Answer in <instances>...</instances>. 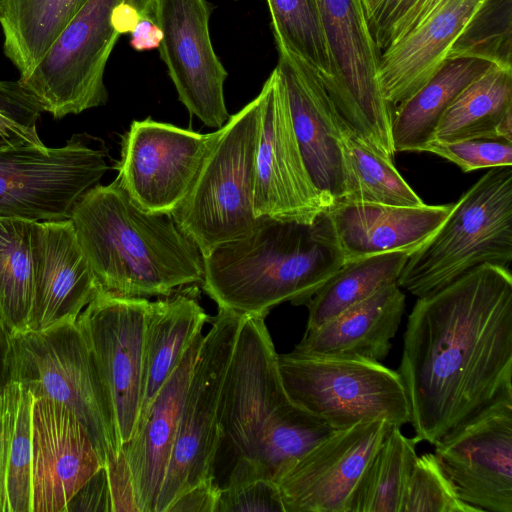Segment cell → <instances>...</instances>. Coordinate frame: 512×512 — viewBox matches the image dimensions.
<instances>
[{"label":"cell","instance_id":"obj_45","mask_svg":"<svg viewBox=\"0 0 512 512\" xmlns=\"http://www.w3.org/2000/svg\"><path fill=\"white\" fill-rule=\"evenodd\" d=\"M130 35V45L136 51L159 48L162 40L160 26L149 18L140 19Z\"/></svg>","mask_w":512,"mask_h":512},{"label":"cell","instance_id":"obj_31","mask_svg":"<svg viewBox=\"0 0 512 512\" xmlns=\"http://www.w3.org/2000/svg\"><path fill=\"white\" fill-rule=\"evenodd\" d=\"M343 186L340 202L395 206L425 204L393 164L348 124L339 140Z\"/></svg>","mask_w":512,"mask_h":512},{"label":"cell","instance_id":"obj_21","mask_svg":"<svg viewBox=\"0 0 512 512\" xmlns=\"http://www.w3.org/2000/svg\"><path fill=\"white\" fill-rule=\"evenodd\" d=\"M34 300L27 330L76 322L101 286L70 219L34 222Z\"/></svg>","mask_w":512,"mask_h":512},{"label":"cell","instance_id":"obj_5","mask_svg":"<svg viewBox=\"0 0 512 512\" xmlns=\"http://www.w3.org/2000/svg\"><path fill=\"white\" fill-rule=\"evenodd\" d=\"M512 261V166L493 167L460 199L438 229L413 251L397 285L422 297L486 264Z\"/></svg>","mask_w":512,"mask_h":512},{"label":"cell","instance_id":"obj_28","mask_svg":"<svg viewBox=\"0 0 512 512\" xmlns=\"http://www.w3.org/2000/svg\"><path fill=\"white\" fill-rule=\"evenodd\" d=\"M512 141V67L495 64L471 82L440 118L433 140Z\"/></svg>","mask_w":512,"mask_h":512},{"label":"cell","instance_id":"obj_11","mask_svg":"<svg viewBox=\"0 0 512 512\" xmlns=\"http://www.w3.org/2000/svg\"><path fill=\"white\" fill-rule=\"evenodd\" d=\"M122 0H85L44 57L19 82L54 118L104 105V71L119 38L113 10Z\"/></svg>","mask_w":512,"mask_h":512},{"label":"cell","instance_id":"obj_26","mask_svg":"<svg viewBox=\"0 0 512 512\" xmlns=\"http://www.w3.org/2000/svg\"><path fill=\"white\" fill-rule=\"evenodd\" d=\"M210 321L199 304L196 286L189 285L163 299L151 301L145 329L141 407L136 433L189 345Z\"/></svg>","mask_w":512,"mask_h":512},{"label":"cell","instance_id":"obj_3","mask_svg":"<svg viewBox=\"0 0 512 512\" xmlns=\"http://www.w3.org/2000/svg\"><path fill=\"white\" fill-rule=\"evenodd\" d=\"M70 220L104 291L166 297L203 280V258L196 244L170 214L140 208L117 179L87 190Z\"/></svg>","mask_w":512,"mask_h":512},{"label":"cell","instance_id":"obj_41","mask_svg":"<svg viewBox=\"0 0 512 512\" xmlns=\"http://www.w3.org/2000/svg\"><path fill=\"white\" fill-rule=\"evenodd\" d=\"M415 0H377L367 15L373 39L382 52L386 47L387 37Z\"/></svg>","mask_w":512,"mask_h":512},{"label":"cell","instance_id":"obj_30","mask_svg":"<svg viewBox=\"0 0 512 512\" xmlns=\"http://www.w3.org/2000/svg\"><path fill=\"white\" fill-rule=\"evenodd\" d=\"M85 0H5L0 14L4 53L20 78L44 57Z\"/></svg>","mask_w":512,"mask_h":512},{"label":"cell","instance_id":"obj_36","mask_svg":"<svg viewBox=\"0 0 512 512\" xmlns=\"http://www.w3.org/2000/svg\"><path fill=\"white\" fill-rule=\"evenodd\" d=\"M399 512H479L457 495L434 453L418 456L407 480Z\"/></svg>","mask_w":512,"mask_h":512},{"label":"cell","instance_id":"obj_44","mask_svg":"<svg viewBox=\"0 0 512 512\" xmlns=\"http://www.w3.org/2000/svg\"><path fill=\"white\" fill-rule=\"evenodd\" d=\"M218 489L206 480L183 493L167 512H214Z\"/></svg>","mask_w":512,"mask_h":512},{"label":"cell","instance_id":"obj_19","mask_svg":"<svg viewBox=\"0 0 512 512\" xmlns=\"http://www.w3.org/2000/svg\"><path fill=\"white\" fill-rule=\"evenodd\" d=\"M83 425L63 404L35 399L32 411V512H65L102 467Z\"/></svg>","mask_w":512,"mask_h":512},{"label":"cell","instance_id":"obj_10","mask_svg":"<svg viewBox=\"0 0 512 512\" xmlns=\"http://www.w3.org/2000/svg\"><path fill=\"white\" fill-rule=\"evenodd\" d=\"M242 315L225 308L211 318L182 405L169 465L155 512H167L183 493L212 480L218 440V406Z\"/></svg>","mask_w":512,"mask_h":512},{"label":"cell","instance_id":"obj_39","mask_svg":"<svg viewBox=\"0 0 512 512\" xmlns=\"http://www.w3.org/2000/svg\"><path fill=\"white\" fill-rule=\"evenodd\" d=\"M214 512H285L278 485L255 478L219 489Z\"/></svg>","mask_w":512,"mask_h":512},{"label":"cell","instance_id":"obj_25","mask_svg":"<svg viewBox=\"0 0 512 512\" xmlns=\"http://www.w3.org/2000/svg\"><path fill=\"white\" fill-rule=\"evenodd\" d=\"M405 310L397 283L382 287L321 326L305 332L294 352L381 361L388 355Z\"/></svg>","mask_w":512,"mask_h":512},{"label":"cell","instance_id":"obj_14","mask_svg":"<svg viewBox=\"0 0 512 512\" xmlns=\"http://www.w3.org/2000/svg\"><path fill=\"white\" fill-rule=\"evenodd\" d=\"M261 93L254 216L313 224L333 202L317 188L308 172L293 128L285 87L276 67Z\"/></svg>","mask_w":512,"mask_h":512},{"label":"cell","instance_id":"obj_23","mask_svg":"<svg viewBox=\"0 0 512 512\" xmlns=\"http://www.w3.org/2000/svg\"><path fill=\"white\" fill-rule=\"evenodd\" d=\"M492 1L449 0L421 26L381 52L378 80L391 108L432 77Z\"/></svg>","mask_w":512,"mask_h":512},{"label":"cell","instance_id":"obj_27","mask_svg":"<svg viewBox=\"0 0 512 512\" xmlns=\"http://www.w3.org/2000/svg\"><path fill=\"white\" fill-rule=\"evenodd\" d=\"M495 64L500 63L485 56L448 55L432 77L392 111L391 136L395 153L423 151L433 140L446 109L471 82Z\"/></svg>","mask_w":512,"mask_h":512},{"label":"cell","instance_id":"obj_17","mask_svg":"<svg viewBox=\"0 0 512 512\" xmlns=\"http://www.w3.org/2000/svg\"><path fill=\"white\" fill-rule=\"evenodd\" d=\"M212 10L207 0H156L158 49L178 98L191 115L219 129L230 117L223 89L228 73L211 42Z\"/></svg>","mask_w":512,"mask_h":512},{"label":"cell","instance_id":"obj_32","mask_svg":"<svg viewBox=\"0 0 512 512\" xmlns=\"http://www.w3.org/2000/svg\"><path fill=\"white\" fill-rule=\"evenodd\" d=\"M410 251H392L345 263L305 306L311 331L384 286L397 283Z\"/></svg>","mask_w":512,"mask_h":512},{"label":"cell","instance_id":"obj_35","mask_svg":"<svg viewBox=\"0 0 512 512\" xmlns=\"http://www.w3.org/2000/svg\"><path fill=\"white\" fill-rule=\"evenodd\" d=\"M266 2L276 45L309 65L326 88L331 80V65L316 0Z\"/></svg>","mask_w":512,"mask_h":512},{"label":"cell","instance_id":"obj_34","mask_svg":"<svg viewBox=\"0 0 512 512\" xmlns=\"http://www.w3.org/2000/svg\"><path fill=\"white\" fill-rule=\"evenodd\" d=\"M35 221L0 217V321L8 332L28 329L34 300Z\"/></svg>","mask_w":512,"mask_h":512},{"label":"cell","instance_id":"obj_37","mask_svg":"<svg viewBox=\"0 0 512 512\" xmlns=\"http://www.w3.org/2000/svg\"><path fill=\"white\" fill-rule=\"evenodd\" d=\"M42 108L18 81H0V150L43 146L36 123Z\"/></svg>","mask_w":512,"mask_h":512},{"label":"cell","instance_id":"obj_33","mask_svg":"<svg viewBox=\"0 0 512 512\" xmlns=\"http://www.w3.org/2000/svg\"><path fill=\"white\" fill-rule=\"evenodd\" d=\"M417 440L392 425L366 464L345 512H399L403 492L417 459Z\"/></svg>","mask_w":512,"mask_h":512},{"label":"cell","instance_id":"obj_38","mask_svg":"<svg viewBox=\"0 0 512 512\" xmlns=\"http://www.w3.org/2000/svg\"><path fill=\"white\" fill-rule=\"evenodd\" d=\"M423 151L453 162L465 173L481 168L512 166V141L501 138L452 142L432 140Z\"/></svg>","mask_w":512,"mask_h":512},{"label":"cell","instance_id":"obj_1","mask_svg":"<svg viewBox=\"0 0 512 512\" xmlns=\"http://www.w3.org/2000/svg\"><path fill=\"white\" fill-rule=\"evenodd\" d=\"M398 373L417 442L434 445L512 389V274L486 263L418 297Z\"/></svg>","mask_w":512,"mask_h":512},{"label":"cell","instance_id":"obj_22","mask_svg":"<svg viewBox=\"0 0 512 512\" xmlns=\"http://www.w3.org/2000/svg\"><path fill=\"white\" fill-rule=\"evenodd\" d=\"M454 204L395 206L335 201L323 213L345 263L392 251H415Z\"/></svg>","mask_w":512,"mask_h":512},{"label":"cell","instance_id":"obj_9","mask_svg":"<svg viewBox=\"0 0 512 512\" xmlns=\"http://www.w3.org/2000/svg\"><path fill=\"white\" fill-rule=\"evenodd\" d=\"M316 2L331 65V80L326 90L344 121L393 160L392 108L379 84L381 51L371 34L364 2Z\"/></svg>","mask_w":512,"mask_h":512},{"label":"cell","instance_id":"obj_20","mask_svg":"<svg viewBox=\"0 0 512 512\" xmlns=\"http://www.w3.org/2000/svg\"><path fill=\"white\" fill-rule=\"evenodd\" d=\"M276 69L284 84L291 120L308 172L333 203L343 186L339 140L346 122L318 74L280 45Z\"/></svg>","mask_w":512,"mask_h":512},{"label":"cell","instance_id":"obj_4","mask_svg":"<svg viewBox=\"0 0 512 512\" xmlns=\"http://www.w3.org/2000/svg\"><path fill=\"white\" fill-rule=\"evenodd\" d=\"M202 258V288L218 308L262 318L284 302L306 305L345 264L323 214L310 225L260 217Z\"/></svg>","mask_w":512,"mask_h":512},{"label":"cell","instance_id":"obj_6","mask_svg":"<svg viewBox=\"0 0 512 512\" xmlns=\"http://www.w3.org/2000/svg\"><path fill=\"white\" fill-rule=\"evenodd\" d=\"M263 96L229 117L209 148L183 201L170 213L202 257L247 236L258 224L253 213L257 147Z\"/></svg>","mask_w":512,"mask_h":512},{"label":"cell","instance_id":"obj_8","mask_svg":"<svg viewBox=\"0 0 512 512\" xmlns=\"http://www.w3.org/2000/svg\"><path fill=\"white\" fill-rule=\"evenodd\" d=\"M277 365L289 400L333 430L365 419L411 422L400 374L379 361L291 351L278 354Z\"/></svg>","mask_w":512,"mask_h":512},{"label":"cell","instance_id":"obj_16","mask_svg":"<svg viewBox=\"0 0 512 512\" xmlns=\"http://www.w3.org/2000/svg\"><path fill=\"white\" fill-rule=\"evenodd\" d=\"M219 132L134 120L122 138L116 179L143 210L170 214L189 192Z\"/></svg>","mask_w":512,"mask_h":512},{"label":"cell","instance_id":"obj_46","mask_svg":"<svg viewBox=\"0 0 512 512\" xmlns=\"http://www.w3.org/2000/svg\"><path fill=\"white\" fill-rule=\"evenodd\" d=\"M10 333L0 321V391L10 382Z\"/></svg>","mask_w":512,"mask_h":512},{"label":"cell","instance_id":"obj_29","mask_svg":"<svg viewBox=\"0 0 512 512\" xmlns=\"http://www.w3.org/2000/svg\"><path fill=\"white\" fill-rule=\"evenodd\" d=\"M35 397L10 381L0 391V512H32V411Z\"/></svg>","mask_w":512,"mask_h":512},{"label":"cell","instance_id":"obj_43","mask_svg":"<svg viewBox=\"0 0 512 512\" xmlns=\"http://www.w3.org/2000/svg\"><path fill=\"white\" fill-rule=\"evenodd\" d=\"M449 0H415L391 29L385 49L407 36L438 12Z\"/></svg>","mask_w":512,"mask_h":512},{"label":"cell","instance_id":"obj_18","mask_svg":"<svg viewBox=\"0 0 512 512\" xmlns=\"http://www.w3.org/2000/svg\"><path fill=\"white\" fill-rule=\"evenodd\" d=\"M393 424L365 419L333 430L277 481L285 512H345L366 464Z\"/></svg>","mask_w":512,"mask_h":512},{"label":"cell","instance_id":"obj_40","mask_svg":"<svg viewBox=\"0 0 512 512\" xmlns=\"http://www.w3.org/2000/svg\"><path fill=\"white\" fill-rule=\"evenodd\" d=\"M111 499V512H138L134 486L126 460L119 455L104 465Z\"/></svg>","mask_w":512,"mask_h":512},{"label":"cell","instance_id":"obj_12","mask_svg":"<svg viewBox=\"0 0 512 512\" xmlns=\"http://www.w3.org/2000/svg\"><path fill=\"white\" fill-rule=\"evenodd\" d=\"M108 170L104 149L83 135L64 146L0 150V217L30 221L70 219L77 200Z\"/></svg>","mask_w":512,"mask_h":512},{"label":"cell","instance_id":"obj_7","mask_svg":"<svg viewBox=\"0 0 512 512\" xmlns=\"http://www.w3.org/2000/svg\"><path fill=\"white\" fill-rule=\"evenodd\" d=\"M10 381L35 399L66 406L83 425L102 465L121 451L111 401L76 322L10 335Z\"/></svg>","mask_w":512,"mask_h":512},{"label":"cell","instance_id":"obj_15","mask_svg":"<svg viewBox=\"0 0 512 512\" xmlns=\"http://www.w3.org/2000/svg\"><path fill=\"white\" fill-rule=\"evenodd\" d=\"M150 303L101 290L76 320L111 401L121 447L137 430Z\"/></svg>","mask_w":512,"mask_h":512},{"label":"cell","instance_id":"obj_42","mask_svg":"<svg viewBox=\"0 0 512 512\" xmlns=\"http://www.w3.org/2000/svg\"><path fill=\"white\" fill-rule=\"evenodd\" d=\"M71 511H111L106 470L102 466L75 494L65 508Z\"/></svg>","mask_w":512,"mask_h":512},{"label":"cell","instance_id":"obj_47","mask_svg":"<svg viewBox=\"0 0 512 512\" xmlns=\"http://www.w3.org/2000/svg\"><path fill=\"white\" fill-rule=\"evenodd\" d=\"M367 15L371 12L375 6L377 0H363Z\"/></svg>","mask_w":512,"mask_h":512},{"label":"cell","instance_id":"obj_24","mask_svg":"<svg viewBox=\"0 0 512 512\" xmlns=\"http://www.w3.org/2000/svg\"><path fill=\"white\" fill-rule=\"evenodd\" d=\"M204 335L189 345L165 382L137 433L121 447L128 465L138 512H155L171 458L180 413Z\"/></svg>","mask_w":512,"mask_h":512},{"label":"cell","instance_id":"obj_13","mask_svg":"<svg viewBox=\"0 0 512 512\" xmlns=\"http://www.w3.org/2000/svg\"><path fill=\"white\" fill-rule=\"evenodd\" d=\"M434 455L457 495L479 512H512V389L460 422Z\"/></svg>","mask_w":512,"mask_h":512},{"label":"cell","instance_id":"obj_48","mask_svg":"<svg viewBox=\"0 0 512 512\" xmlns=\"http://www.w3.org/2000/svg\"><path fill=\"white\" fill-rule=\"evenodd\" d=\"M4 4H5V0H0V14L2 13Z\"/></svg>","mask_w":512,"mask_h":512},{"label":"cell","instance_id":"obj_2","mask_svg":"<svg viewBox=\"0 0 512 512\" xmlns=\"http://www.w3.org/2000/svg\"><path fill=\"white\" fill-rule=\"evenodd\" d=\"M277 356L264 318L242 315L219 398L211 467L218 490L240 462L253 464L263 478L277 484L302 455L333 431L289 400Z\"/></svg>","mask_w":512,"mask_h":512}]
</instances>
